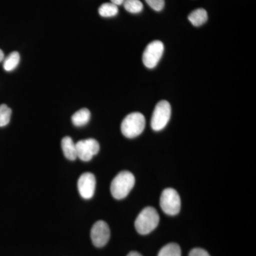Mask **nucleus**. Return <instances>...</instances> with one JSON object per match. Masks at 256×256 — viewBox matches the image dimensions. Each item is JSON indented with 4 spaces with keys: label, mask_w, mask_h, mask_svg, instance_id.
Returning a JSON list of instances; mask_svg holds the SVG:
<instances>
[{
    "label": "nucleus",
    "mask_w": 256,
    "mask_h": 256,
    "mask_svg": "<svg viewBox=\"0 0 256 256\" xmlns=\"http://www.w3.org/2000/svg\"><path fill=\"white\" fill-rule=\"evenodd\" d=\"M96 180L92 173L86 172L82 174L78 181L79 194L85 200H90L95 193Z\"/></svg>",
    "instance_id": "nucleus-9"
},
{
    "label": "nucleus",
    "mask_w": 256,
    "mask_h": 256,
    "mask_svg": "<svg viewBox=\"0 0 256 256\" xmlns=\"http://www.w3.org/2000/svg\"><path fill=\"white\" fill-rule=\"evenodd\" d=\"M77 158L84 162H88L100 150V144L98 142L92 138L84 140L76 143Z\"/></svg>",
    "instance_id": "nucleus-7"
},
{
    "label": "nucleus",
    "mask_w": 256,
    "mask_h": 256,
    "mask_svg": "<svg viewBox=\"0 0 256 256\" xmlns=\"http://www.w3.org/2000/svg\"><path fill=\"white\" fill-rule=\"evenodd\" d=\"M127 256H142L141 254H140L139 252H130L129 254Z\"/></svg>",
    "instance_id": "nucleus-21"
},
{
    "label": "nucleus",
    "mask_w": 256,
    "mask_h": 256,
    "mask_svg": "<svg viewBox=\"0 0 256 256\" xmlns=\"http://www.w3.org/2000/svg\"><path fill=\"white\" fill-rule=\"evenodd\" d=\"M62 148L64 156L69 160L74 161L77 158L76 148L73 140L68 136L64 137L62 140Z\"/></svg>",
    "instance_id": "nucleus-10"
},
{
    "label": "nucleus",
    "mask_w": 256,
    "mask_h": 256,
    "mask_svg": "<svg viewBox=\"0 0 256 256\" xmlns=\"http://www.w3.org/2000/svg\"><path fill=\"white\" fill-rule=\"evenodd\" d=\"M111 2L112 3V4L117 5V6H118V5H121L124 4V0H110Z\"/></svg>",
    "instance_id": "nucleus-20"
},
{
    "label": "nucleus",
    "mask_w": 256,
    "mask_h": 256,
    "mask_svg": "<svg viewBox=\"0 0 256 256\" xmlns=\"http://www.w3.org/2000/svg\"><path fill=\"white\" fill-rule=\"evenodd\" d=\"M4 60V53H3L2 50H0V63H1L2 62H3Z\"/></svg>",
    "instance_id": "nucleus-22"
},
{
    "label": "nucleus",
    "mask_w": 256,
    "mask_h": 256,
    "mask_svg": "<svg viewBox=\"0 0 256 256\" xmlns=\"http://www.w3.org/2000/svg\"><path fill=\"white\" fill-rule=\"evenodd\" d=\"M146 121L140 112L128 114L121 124V132L124 137L134 138L142 134L146 128Z\"/></svg>",
    "instance_id": "nucleus-3"
},
{
    "label": "nucleus",
    "mask_w": 256,
    "mask_h": 256,
    "mask_svg": "<svg viewBox=\"0 0 256 256\" xmlns=\"http://www.w3.org/2000/svg\"><path fill=\"white\" fill-rule=\"evenodd\" d=\"M164 53V44L160 41H154L146 47L142 55V62L146 68H154Z\"/></svg>",
    "instance_id": "nucleus-6"
},
{
    "label": "nucleus",
    "mask_w": 256,
    "mask_h": 256,
    "mask_svg": "<svg viewBox=\"0 0 256 256\" xmlns=\"http://www.w3.org/2000/svg\"><path fill=\"white\" fill-rule=\"evenodd\" d=\"M146 2L152 9L156 12L162 11L164 9V0H146Z\"/></svg>",
    "instance_id": "nucleus-18"
},
{
    "label": "nucleus",
    "mask_w": 256,
    "mask_h": 256,
    "mask_svg": "<svg viewBox=\"0 0 256 256\" xmlns=\"http://www.w3.org/2000/svg\"><path fill=\"white\" fill-rule=\"evenodd\" d=\"M110 232L108 225L104 220H98L92 226L90 237L96 247L105 246L110 239Z\"/></svg>",
    "instance_id": "nucleus-8"
},
{
    "label": "nucleus",
    "mask_w": 256,
    "mask_h": 256,
    "mask_svg": "<svg viewBox=\"0 0 256 256\" xmlns=\"http://www.w3.org/2000/svg\"><path fill=\"white\" fill-rule=\"evenodd\" d=\"M122 4L126 11L132 14H138L143 10V4L140 0H124Z\"/></svg>",
    "instance_id": "nucleus-16"
},
{
    "label": "nucleus",
    "mask_w": 256,
    "mask_h": 256,
    "mask_svg": "<svg viewBox=\"0 0 256 256\" xmlns=\"http://www.w3.org/2000/svg\"><path fill=\"white\" fill-rule=\"evenodd\" d=\"M98 12L102 18H112L118 13V8L112 2L104 3L99 8Z\"/></svg>",
    "instance_id": "nucleus-14"
},
{
    "label": "nucleus",
    "mask_w": 256,
    "mask_h": 256,
    "mask_svg": "<svg viewBox=\"0 0 256 256\" xmlns=\"http://www.w3.org/2000/svg\"><path fill=\"white\" fill-rule=\"evenodd\" d=\"M136 178L132 173L128 171L120 172L112 180L110 192L116 200H122L129 194L134 188Z\"/></svg>",
    "instance_id": "nucleus-1"
},
{
    "label": "nucleus",
    "mask_w": 256,
    "mask_h": 256,
    "mask_svg": "<svg viewBox=\"0 0 256 256\" xmlns=\"http://www.w3.org/2000/svg\"><path fill=\"white\" fill-rule=\"evenodd\" d=\"M181 248L176 244H169L160 250L158 256H181Z\"/></svg>",
    "instance_id": "nucleus-15"
},
{
    "label": "nucleus",
    "mask_w": 256,
    "mask_h": 256,
    "mask_svg": "<svg viewBox=\"0 0 256 256\" xmlns=\"http://www.w3.org/2000/svg\"><path fill=\"white\" fill-rule=\"evenodd\" d=\"M90 119V112L88 109L82 108L72 116V120L74 126L82 127L86 126Z\"/></svg>",
    "instance_id": "nucleus-12"
},
{
    "label": "nucleus",
    "mask_w": 256,
    "mask_h": 256,
    "mask_svg": "<svg viewBox=\"0 0 256 256\" xmlns=\"http://www.w3.org/2000/svg\"><path fill=\"white\" fill-rule=\"evenodd\" d=\"M172 108L170 102L161 100L156 104L151 119L152 128L154 131H160L166 127L171 118Z\"/></svg>",
    "instance_id": "nucleus-4"
},
{
    "label": "nucleus",
    "mask_w": 256,
    "mask_h": 256,
    "mask_svg": "<svg viewBox=\"0 0 256 256\" xmlns=\"http://www.w3.org/2000/svg\"><path fill=\"white\" fill-rule=\"evenodd\" d=\"M188 20L194 26H200L206 22L208 14L206 10L200 8L194 10L188 16Z\"/></svg>",
    "instance_id": "nucleus-11"
},
{
    "label": "nucleus",
    "mask_w": 256,
    "mask_h": 256,
    "mask_svg": "<svg viewBox=\"0 0 256 256\" xmlns=\"http://www.w3.org/2000/svg\"><path fill=\"white\" fill-rule=\"evenodd\" d=\"M12 110L5 104L0 105V127H4L10 124Z\"/></svg>",
    "instance_id": "nucleus-17"
},
{
    "label": "nucleus",
    "mask_w": 256,
    "mask_h": 256,
    "mask_svg": "<svg viewBox=\"0 0 256 256\" xmlns=\"http://www.w3.org/2000/svg\"><path fill=\"white\" fill-rule=\"evenodd\" d=\"M188 256H210L208 252L202 248H194L190 252Z\"/></svg>",
    "instance_id": "nucleus-19"
},
{
    "label": "nucleus",
    "mask_w": 256,
    "mask_h": 256,
    "mask_svg": "<svg viewBox=\"0 0 256 256\" xmlns=\"http://www.w3.org/2000/svg\"><path fill=\"white\" fill-rule=\"evenodd\" d=\"M160 222V216L156 208L148 206L140 213L134 222V226L140 234L146 235L156 228Z\"/></svg>",
    "instance_id": "nucleus-2"
},
{
    "label": "nucleus",
    "mask_w": 256,
    "mask_h": 256,
    "mask_svg": "<svg viewBox=\"0 0 256 256\" xmlns=\"http://www.w3.org/2000/svg\"><path fill=\"white\" fill-rule=\"evenodd\" d=\"M20 62V55L18 52H12L4 60L3 68L6 72H12L18 67Z\"/></svg>",
    "instance_id": "nucleus-13"
},
{
    "label": "nucleus",
    "mask_w": 256,
    "mask_h": 256,
    "mask_svg": "<svg viewBox=\"0 0 256 256\" xmlns=\"http://www.w3.org/2000/svg\"><path fill=\"white\" fill-rule=\"evenodd\" d=\"M160 206L166 214H178L181 208V200L174 188H165L160 197Z\"/></svg>",
    "instance_id": "nucleus-5"
}]
</instances>
